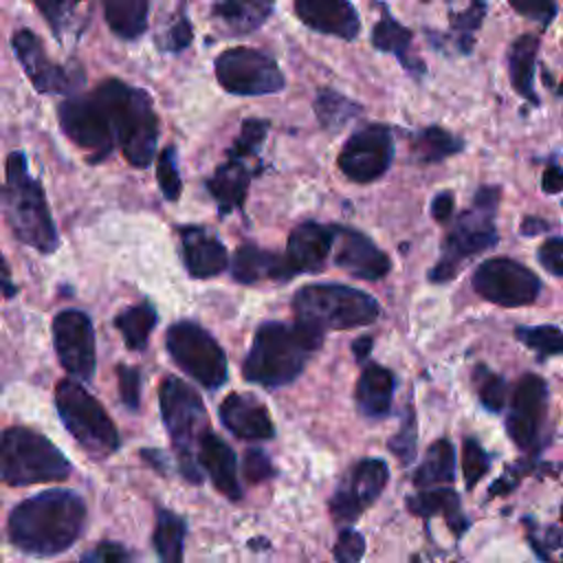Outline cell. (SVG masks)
<instances>
[{
	"label": "cell",
	"mask_w": 563,
	"mask_h": 563,
	"mask_svg": "<svg viewBox=\"0 0 563 563\" xmlns=\"http://www.w3.org/2000/svg\"><path fill=\"white\" fill-rule=\"evenodd\" d=\"M86 523V504L73 490H44L15 506L9 517L11 543L33 556L68 550Z\"/></svg>",
	"instance_id": "1"
},
{
	"label": "cell",
	"mask_w": 563,
	"mask_h": 563,
	"mask_svg": "<svg viewBox=\"0 0 563 563\" xmlns=\"http://www.w3.org/2000/svg\"><path fill=\"white\" fill-rule=\"evenodd\" d=\"M323 345V332L301 321H264L253 336L242 365V376L264 387H284L292 383L306 363Z\"/></svg>",
	"instance_id": "2"
},
{
	"label": "cell",
	"mask_w": 563,
	"mask_h": 563,
	"mask_svg": "<svg viewBox=\"0 0 563 563\" xmlns=\"http://www.w3.org/2000/svg\"><path fill=\"white\" fill-rule=\"evenodd\" d=\"M92 95L106 114L114 145L121 147L128 163L147 167L158 141V117L150 95L121 79L101 81Z\"/></svg>",
	"instance_id": "3"
},
{
	"label": "cell",
	"mask_w": 563,
	"mask_h": 563,
	"mask_svg": "<svg viewBox=\"0 0 563 563\" xmlns=\"http://www.w3.org/2000/svg\"><path fill=\"white\" fill-rule=\"evenodd\" d=\"M7 178L0 187V205L13 235L40 253H53L59 244L44 189L29 174L24 152H11L4 165Z\"/></svg>",
	"instance_id": "4"
},
{
	"label": "cell",
	"mask_w": 563,
	"mask_h": 563,
	"mask_svg": "<svg viewBox=\"0 0 563 563\" xmlns=\"http://www.w3.org/2000/svg\"><path fill=\"white\" fill-rule=\"evenodd\" d=\"M497 205H499V187L488 185L475 191L473 205L457 216L455 224L451 227V231L442 242V253L435 266L429 271V279L433 284L451 282L471 257L497 244L499 240L497 227H495Z\"/></svg>",
	"instance_id": "5"
},
{
	"label": "cell",
	"mask_w": 563,
	"mask_h": 563,
	"mask_svg": "<svg viewBox=\"0 0 563 563\" xmlns=\"http://www.w3.org/2000/svg\"><path fill=\"white\" fill-rule=\"evenodd\" d=\"M295 321L325 330H350L369 325L378 319V301L352 286L343 284H308L292 297Z\"/></svg>",
	"instance_id": "6"
},
{
	"label": "cell",
	"mask_w": 563,
	"mask_h": 563,
	"mask_svg": "<svg viewBox=\"0 0 563 563\" xmlns=\"http://www.w3.org/2000/svg\"><path fill=\"white\" fill-rule=\"evenodd\" d=\"M73 466L66 455L42 433L26 427H9L0 433V482L31 486L62 482Z\"/></svg>",
	"instance_id": "7"
},
{
	"label": "cell",
	"mask_w": 563,
	"mask_h": 563,
	"mask_svg": "<svg viewBox=\"0 0 563 563\" xmlns=\"http://www.w3.org/2000/svg\"><path fill=\"white\" fill-rule=\"evenodd\" d=\"M158 402L183 477L191 484H200L202 471L194 457V451L200 435L209 429L207 409L200 394L183 378L167 376L158 387Z\"/></svg>",
	"instance_id": "8"
},
{
	"label": "cell",
	"mask_w": 563,
	"mask_h": 563,
	"mask_svg": "<svg viewBox=\"0 0 563 563\" xmlns=\"http://www.w3.org/2000/svg\"><path fill=\"white\" fill-rule=\"evenodd\" d=\"M55 407L66 431L95 460H103L119 449V431L112 418L77 380L64 378L57 383Z\"/></svg>",
	"instance_id": "9"
},
{
	"label": "cell",
	"mask_w": 563,
	"mask_h": 563,
	"mask_svg": "<svg viewBox=\"0 0 563 563\" xmlns=\"http://www.w3.org/2000/svg\"><path fill=\"white\" fill-rule=\"evenodd\" d=\"M165 345L172 361L207 389H220L229 378V365L222 347L202 325L176 321L167 328Z\"/></svg>",
	"instance_id": "10"
},
{
	"label": "cell",
	"mask_w": 563,
	"mask_h": 563,
	"mask_svg": "<svg viewBox=\"0 0 563 563\" xmlns=\"http://www.w3.org/2000/svg\"><path fill=\"white\" fill-rule=\"evenodd\" d=\"M216 79L218 84L240 97H257V95H273L279 92L286 84L284 73L262 51L235 46L227 48L216 57Z\"/></svg>",
	"instance_id": "11"
},
{
	"label": "cell",
	"mask_w": 563,
	"mask_h": 563,
	"mask_svg": "<svg viewBox=\"0 0 563 563\" xmlns=\"http://www.w3.org/2000/svg\"><path fill=\"white\" fill-rule=\"evenodd\" d=\"M471 282L482 299L504 308L528 306L541 292V279L528 266L510 257L484 260Z\"/></svg>",
	"instance_id": "12"
},
{
	"label": "cell",
	"mask_w": 563,
	"mask_h": 563,
	"mask_svg": "<svg viewBox=\"0 0 563 563\" xmlns=\"http://www.w3.org/2000/svg\"><path fill=\"white\" fill-rule=\"evenodd\" d=\"M389 479L387 462L378 457L358 460L339 482L330 499L332 521L341 528L354 523L383 493Z\"/></svg>",
	"instance_id": "13"
},
{
	"label": "cell",
	"mask_w": 563,
	"mask_h": 563,
	"mask_svg": "<svg viewBox=\"0 0 563 563\" xmlns=\"http://www.w3.org/2000/svg\"><path fill=\"white\" fill-rule=\"evenodd\" d=\"M59 125L64 134L86 152L90 163L103 161L117 147L106 114L92 92L62 101Z\"/></svg>",
	"instance_id": "14"
},
{
	"label": "cell",
	"mask_w": 563,
	"mask_h": 563,
	"mask_svg": "<svg viewBox=\"0 0 563 563\" xmlns=\"http://www.w3.org/2000/svg\"><path fill=\"white\" fill-rule=\"evenodd\" d=\"M394 158L391 130L383 123H369L352 132L339 152V169L354 183H372L380 178Z\"/></svg>",
	"instance_id": "15"
},
{
	"label": "cell",
	"mask_w": 563,
	"mask_h": 563,
	"mask_svg": "<svg viewBox=\"0 0 563 563\" xmlns=\"http://www.w3.org/2000/svg\"><path fill=\"white\" fill-rule=\"evenodd\" d=\"M548 418V383L539 374H523L512 391L506 431L521 451L541 446L543 424Z\"/></svg>",
	"instance_id": "16"
},
{
	"label": "cell",
	"mask_w": 563,
	"mask_h": 563,
	"mask_svg": "<svg viewBox=\"0 0 563 563\" xmlns=\"http://www.w3.org/2000/svg\"><path fill=\"white\" fill-rule=\"evenodd\" d=\"M53 343L62 367L77 380H90L97 365L95 328L86 312L68 308L53 319Z\"/></svg>",
	"instance_id": "17"
},
{
	"label": "cell",
	"mask_w": 563,
	"mask_h": 563,
	"mask_svg": "<svg viewBox=\"0 0 563 563\" xmlns=\"http://www.w3.org/2000/svg\"><path fill=\"white\" fill-rule=\"evenodd\" d=\"M18 62L22 64L26 77L31 79L33 88L37 92H51V95H66L75 90V86L81 84V73H73L64 66H57L48 59L40 37L26 29L18 31L11 40Z\"/></svg>",
	"instance_id": "18"
},
{
	"label": "cell",
	"mask_w": 563,
	"mask_h": 563,
	"mask_svg": "<svg viewBox=\"0 0 563 563\" xmlns=\"http://www.w3.org/2000/svg\"><path fill=\"white\" fill-rule=\"evenodd\" d=\"M334 264L345 271L352 277L376 282L385 277L391 268L389 255L380 251L374 240H369L365 233L347 227H336L334 242Z\"/></svg>",
	"instance_id": "19"
},
{
	"label": "cell",
	"mask_w": 563,
	"mask_h": 563,
	"mask_svg": "<svg viewBox=\"0 0 563 563\" xmlns=\"http://www.w3.org/2000/svg\"><path fill=\"white\" fill-rule=\"evenodd\" d=\"M336 224H321V222H301L288 235L286 246V264L290 271L297 273H317L323 268L325 260L332 253Z\"/></svg>",
	"instance_id": "20"
},
{
	"label": "cell",
	"mask_w": 563,
	"mask_h": 563,
	"mask_svg": "<svg viewBox=\"0 0 563 563\" xmlns=\"http://www.w3.org/2000/svg\"><path fill=\"white\" fill-rule=\"evenodd\" d=\"M297 18L312 31L354 40L361 31V20L350 0H292Z\"/></svg>",
	"instance_id": "21"
},
{
	"label": "cell",
	"mask_w": 563,
	"mask_h": 563,
	"mask_svg": "<svg viewBox=\"0 0 563 563\" xmlns=\"http://www.w3.org/2000/svg\"><path fill=\"white\" fill-rule=\"evenodd\" d=\"M180 255L185 268L196 279L220 275L229 266L224 244L205 227H180Z\"/></svg>",
	"instance_id": "22"
},
{
	"label": "cell",
	"mask_w": 563,
	"mask_h": 563,
	"mask_svg": "<svg viewBox=\"0 0 563 563\" xmlns=\"http://www.w3.org/2000/svg\"><path fill=\"white\" fill-rule=\"evenodd\" d=\"M222 424L242 440H271L275 435L273 418L268 409L251 394H229L220 409Z\"/></svg>",
	"instance_id": "23"
},
{
	"label": "cell",
	"mask_w": 563,
	"mask_h": 563,
	"mask_svg": "<svg viewBox=\"0 0 563 563\" xmlns=\"http://www.w3.org/2000/svg\"><path fill=\"white\" fill-rule=\"evenodd\" d=\"M196 462L205 471L213 486L229 499L242 497V486L238 479V460L233 449L213 431H205L196 444Z\"/></svg>",
	"instance_id": "24"
},
{
	"label": "cell",
	"mask_w": 563,
	"mask_h": 563,
	"mask_svg": "<svg viewBox=\"0 0 563 563\" xmlns=\"http://www.w3.org/2000/svg\"><path fill=\"white\" fill-rule=\"evenodd\" d=\"M295 273L286 264L284 255L264 251L255 244H242L231 260V277L238 284H255L260 279L288 282Z\"/></svg>",
	"instance_id": "25"
},
{
	"label": "cell",
	"mask_w": 563,
	"mask_h": 563,
	"mask_svg": "<svg viewBox=\"0 0 563 563\" xmlns=\"http://www.w3.org/2000/svg\"><path fill=\"white\" fill-rule=\"evenodd\" d=\"M394 387L396 378L391 369L383 367L380 363H365L354 389L358 411L365 418H385L391 409Z\"/></svg>",
	"instance_id": "26"
},
{
	"label": "cell",
	"mask_w": 563,
	"mask_h": 563,
	"mask_svg": "<svg viewBox=\"0 0 563 563\" xmlns=\"http://www.w3.org/2000/svg\"><path fill=\"white\" fill-rule=\"evenodd\" d=\"M407 508L416 517H442L455 537H462L468 528V519L462 512V501L453 488H418L416 495L407 497Z\"/></svg>",
	"instance_id": "27"
},
{
	"label": "cell",
	"mask_w": 563,
	"mask_h": 563,
	"mask_svg": "<svg viewBox=\"0 0 563 563\" xmlns=\"http://www.w3.org/2000/svg\"><path fill=\"white\" fill-rule=\"evenodd\" d=\"M411 42H413L411 31L405 29L383 4L380 18L372 29L374 48H378L383 53H391L407 73H411L413 77H422L424 75V64L413 55Z\"/></svg>",
	"instance_id": "28"
},
{
	"label": "cell",
	"mask_w": 563,
	"mask_h": 563,
	"mask_svg": "<svg viewBox=\"0 0 563 563\" xmlns=\"http://www.w3.org/2000/svg\"><path fill=\"white\" fill-rule=\"evenodd\" d=\"M249 183H251V172L246 167V161L227 156V161L220 167H216L213 176L207 180V189L216 200L220 213L224 216L244 205Z\"/></svg>",
	"instance_id": "29"
},
{
	"label": "cell",
	"mask_w": 563,
	"mask_h": 563,
	"mask_svg": "<svg viewBox=\"0 0 563 563\" xmlns=\"http://www.w3.org/2000/svg\"><path fill=\"white\" fill-rule=\"evenodd\" d=\"M275 0H218L211 9L213 20L231 35H244L262 26Z\"/></svg>",
	"instance_id": "30"
},
{
	"label": "cell",
	"mask_w": 563,
	"mask_h": 563,
	"mask_svg": "<svg viewBox=\"0 0 563 563\" xmlns=\"http://www.w3.org/2000/svg\"><path fill=\"white\" fill-rule=\"evenodd\" d=\"M539 51L537 35H519L508 48V75L512 88L532 106H539V97L534 92V62Z\"/></svg>",
	"instance_id": "31"
},
{
	"label": "cell",
	"mask_w": 563,
	"mask_h": 563,
	"mask_svg": "<svg viewBox=\"0 0 563 563\" xmlns=\"http://www.w3.org/2000/svg\"><path fill=\"white\" fill-rule=\"evenodd\" d=\"M455 477V446L440 438L429 444L422 464L416 468L411 482L416 488H431L440 484H449Z\"/></svg>",
	"instance_id": "32"
},
{
	"label": "cell",
	"mask_w": 563,
	"mask_h": 563,
	"mask_svg": "<svg viewBox=\"0 0 563 563\" xmlns=\"http://www.w3.org/2000/svg\"><path fill=\"white\" fill-rule=\"evenodd\" d=\"M150 0H103V15L114 35L136 40L147 29Z\"/></svg>",
	"instance_id": "33"
},
{
	"label": "cell",
	"mask_w": 563,
	"mask_h": 563,
	"mask_svg": "<svg viewBox=\"0 0 563 563\" xmlns=\"http://www.w3.org/2000/svg\"><path fill=\"white\" fill-rule=\"evenodd\" d=\"M156 321H158L156 308L150 301H141L136 306L121 310L114 317V328L121 332L130 350H145Z\"/></svg>",
	"instance_id": "34"
},
{
	"label": "cell",
	"mask_w": 563,
	"mask_h": 563,
	"mask_svg": "<svg viewBox=\"0 0 563 563\" xmlns=\"http://www.w3.org/2000/svg\"><path fill=\"white\" fill-rule=\"evenodd\" d=\"M187 526L183 517L167 508H156V528H154V550L161 561L178 563L183 561V543H185Z\"/></svg>",
	"instance_id": "35"
},
{
	"label": "cell",
	"mask_w": 563,
	"mask_h": 563,
	"mask_svg": "<svg viewBox=\"0 0 563 563\" xmlns=\"http://www.w3.org/2000/svg\"><path fill=\"white\" fill-rule=\"evenodd\" d=\"M314 114L323 130L339 132L361 114V106L336 90L321 88L314 97Z\"/></svg>",
	"instance_id": "36"
},
{
	"label": "cell",
	"mask_w": 563,
	"mask_h": 563,
	"mask_svg": "<svg viewBox=\"0 0 563 563\" xmlns=\"http://www.w3.org/2000/svg\"><path fill=\"white\" fill-rule=\"evenodd\" d=\"M462 147V139L453 136L440 125L422 128L411 136V152L420 163H438L451 154H457Z\"/></svg>",
	"instance_id": "37"
},
{
	"label": "cell",
	"mask_w": 563,
	"mask_h": 563,
	"mask_svg": "<svg viewBox=\"0 0 563 563\" xmlns=\"http://www.w3.org/2000/svg\"><path fill=\"white\" fill-rule=\"evenodd\" d=\"M477 398L484 409L488 411H501L508 400V383L504 376L490 372L486 365H477L473 372Z\"/></svg>",
	"instance_id": "38"
},
{
	"label": "cell",
	"mask_w": 563,
	"mask_h": 563,
	"mask_svg": "<svg viewBox=\"0 0 563 563\" xmlns=\"http://www.w3.org/2000/svg\"><path fill=\"white\" fill-rule=\"evenodd\" d=\"M35 2L59 40L64 37L66 31L73 29V24H77L79 11L86 4V0H35Z\"/></svg>",
	"instance_id": "39"
},
{
	"label": "cell",
	"mask_w": 563,
	"mask_h": 563,
	"mask_svg": "<svg viewBox=\"0 0 563 563\" xmlns=\"http://www.w3.org/2000/svg\"><path fill=\"white\" fill-rule=\"evenodd\" d=\"M515 334L526 347L543 356H559L563 352V336L556 325H519Z\"/></svg>",
	"instance_id": "40"
},
{
	"label": "cell",
	"mask_w": 563,
	"mask_h": 563,
	"mask_svg": "<svg viewBox=\"0 0 563 563\" xmlns=\"http://www.w3.org/2000/svg\"><path fill=\"white\" fill-rule=\"evenodd\" d=\"M486 15V0H473L466 11L451 13V29L457 40V48L462 53H471L473 46V33L479 29L482 20Z\"/></svg>",
	"instance_id": "41"
},
{
	"label": "cell",
	"mask_w": 563,
	"mask_h": 563,
	"mask_svg": "<svg viewBox=\"0 0 563 563\" xmlns=\"http://www.w3.org/2000/svg\"><path fill=\"white\" fill-rule=\"evenodd\" d=\"M266 132H268V121H264V119H246L242 123L240 134L233 141V145L229 147L227 156L242 158V161L253 158L260 152V147H262V143L266 139Z\"/></svg>",
	"instance_id": "42"
},
{
	"label": "cell",
	"mask_w": 563,
	"mask_h": 563,
	"mask_svg": "<svg viewBox=\"0 0 563 563\" xmlns=\"http://www.w3.org/2000/svg\"><path fill=\"white\" fill-rule=\"evenodd\" d=\"M490 471V455L484 451V446L477 442V438H464L462 442V473L464 484L468 490H473L479 479Z\"/></svg>",
	"instance_id": "43"
},
{
	"label": "cell",
	"mask_w": 563,
	"mask_h": 563,
	"mask_svg": "<svg viewBox=\"0 0 563 563\" xmlns=\"http://www.w3.org/2000/svg\"><path fill=\"white\" fill-rule=\"evenodd\" d=\"M418 429H416V413L411 407H407V413H402V422L396 435L387 442V449L398 457L400 464H411L418 451Z\"/></svg>",
	"instance_id": "44"
},
{
	"label": "cell",
	"mask_w": 563,
	"mask_h": 563,
	"mask_svg": "<svg viewBox=\"0 0 563 563\" xmlns=\"http://www.w3.org/2000/svg\"><path fill=\"white\" fill-rule=\"evenodd\" d=\"M156 178H158V187H161L165 200L174 202V200L180 198L183 180H180V174H178L174 145H167V147L161 150L158 163H156Z\"/></svg>",
	"instance_id": "45"
},
{
	"label": "cell",
	"mask_w": 563,
	"mask_h": 563,
	"mask_svg": "<svg viewBox=\"0 0 563 563\" xmlns=\"http://www.w3.org/2000/svg\"><path fill=\"white\" fill-rule=\"evenodd\" d=\"M117 380H119L121 402L130 411H136L141 405V372H139V367H132L125 363L117 365Z\"/></svg>",
	"instance_id": "46"
},
{
	"label": "cell",
	"mask_w": 563,
	"mask_h": 563,
	"mask_svg": "<svg viewBox=\"0 0 563 563\" xmlns=\"http://www.w3.org/2000/svg\"><path fill=\"white\" fill-rule=\"evenodd\" d=\"M332 554H334V559L339 563H356V561H361L363 554H365V539H363V534H358L356 530H352L347 526L341 528Z\"/></svg>",
	"instance_id": "47"
},
{
	"label": "cell",
	"mask_w": 563,
	"mask_h": 563,
	"mask_svg": "<svg viewBox=\"0 0 563 563\" xmlns=\"http://www.w3.org/2000/svg\"><path fill=\"white\" fill-rule=\"evenodd\" d=\"M508 2L519 15H526L539 22L541 26H548L559 11V0H508Z\"/></svg>",
	"instance_id": "48"
},
{
	"label": "cell",
	"mask_w": 563,
	"mask_h": 563,
	"mask_svg": "<svg viewBox=\"0 0 563 563\" xmlns=\"http://www.w3.org/2000/svg\"><path fill=\"white\" fill-rule=\"evenodd\" d=\"M242 473H244V479L249 484H257V482H264V479H271L275 475V468L271 464V457L260 451V449H249L244 453V462H242Z\"/></svg>",
	"instance_id": "49"
},
{
	"label": "cell",
	"mask_w": 563,
	"mask_h": 563,
	"mask_svg": "<svg viewBox=\"0 0 563 563\" xmlns=\"http://www.w3.org/2000/svg\"><path fill=\"white\" fill-rule=\"evenodd\" d=\"M191 37H194V33H191L189 20H187V18H178V20L165 31V35L156 40V46H158L161 51H167V53H178V51H183V48H187V46L191 44Z\"/></svg>",
	"instance_id": "50"
},
{
	"label": "cell",
	"mask_w": 563,
	"mask_h": 563,
	"mask_svg": "<svg viewBox=\"0 0 563 563\" xmlns=\"http://www.w3.org/2000/svg\"><path fill=\"white\" fill-rule=\"evenodd\" d=\"M541 266L554 275V277H563V240L559 235L548 238L537 253Z\"/></svg>",
	"instance_id": "51"
},
{
	"label": "cell",
	"mask_w": 563,
	"mask_h": 563,
	"mask_svg": "<svg viewBox=\"0 0 563 563\" xmlns=\"http://www.w3.org/2000/svg\"><path fill=\"white\" fill-rule=\"evenodd\" d=\"M528 471H530V464H528V460H523V462H519V464H515V466H508V468H506V471L499 475V479L490 484V488H488V495H490V497H497V495H508L510 490H515V488L519 486L521 477H523Z\"/></svg>",
	"instance_id": "52"
},
{
	"label": "cell",
	"mask_w": 563,
	"mask_h": 563,
	"mask_svg": "<svg viewBox=\"0 0 563 563\" xmlns=\"http://www.w3.org/2000/svg\"><path fill=\"white\" fill-rule=\"evenodd\" d=\"M81 559L84 561H95V563H123V561H130L132 554L121 543L103 541V543L95 545V550L86 552Z\"/></svg>",
	"instance_id": "53"
},
{
	"label": "cell",
	"mask_w": 563,
	"mask_h": 563,
	"mask_svg": "<svg viewBox=\"0 0 563 563\" xmlns=\"http://www.w3.org/2000/svg\"><path fill=\"white\" fill-rule=\"evenodd\" d=\"M455 198L451 191H438L435 198L431 200V216L435 222H446L453 216Z\"/></svg>",
	"instance_id": "54"
},
{
	"label": "cell",
	"mask_w": 563,
	"mask_h": 563,
	"mask_svg": "<svg viewBox=\"0 0 563 563\" xmlns=\"http://www.w3.org/2000/svg\"><path fill=\"white\" fill-rule=\"evenodd\" d=\"M541 189L545 194H559L563 189V172H561V167L556 163L545 167L543 180H541Z\"/></svg>",
	"instance_id": "55"
},
{
	"label": "cell",
	"mask_w": 563,
	"mask_h": 563,
	"mask_svg": "<svg viewBox=\"0 0 563 563\" xmlns=\"http://www.w3.org/2000/svg\"><path fill=\"white\" fill-rule=\"evenodd\" d=\"M545 231H550V222L543 220V218H537V216H526L519 224V233L528 235V238L545 233Z\"/></svg>",
	"instance_id": "56"
},
{
	"label": "cell",
	"mask_w": 563,
	"mask_h": 563,
	"mask_svg": "<svg viewBox=\"0 0 563 563\" xmlns=\"http://www.w3.org/2000/svg\"><path fill=\"white\" fill-rule=\"evenodd\" d=\"M372 347H374V339H372L369 334H363V336H358V339L352 341V352H354V358H356L358 363H365V361L369 358Z\"/></svg>",
	"instance_id": "57"
},
{
	"label": "cell",
	"mask_w": 563,
	"mask_h": 563,
	"mask_svg": "<svg viewBox=\"0 0 563 563\" xmlns=\"http://www.w3.org/2000/svg\"><path fill=\"white\" fill-rule=\"evenodd\" d=\"M141 457H143L147 464H152L161 475H165V473H167V457H165V453H163V451H156V449H143V451H141Z\"/></svg>",
	"instance_id": "58"
},
{
	"label": "cell",
	"mask_w": 563,
	"mask_h": 563,
	"mask_svg": "<svg viewBox=\"0 0 563 563\" xmlns=\"http://www.w3.org/2000/svg\"><path fill=\"white\" fill-rule=\"evenodd\" d=\"M0 292H2L4 297H13V295L18 292L15 284L11 282V271H9V266H7V262H4L2 255H0Z\"/></svg>",
	"instance_id": "59"
}]
</instances>
